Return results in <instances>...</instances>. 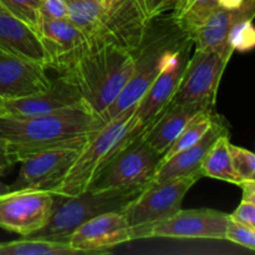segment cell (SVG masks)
I'll return each mask as SVG.
<instances>
[{"instance_id":"cell-1","label":"cell","mask_w":255,"mask_h":255,"mask_svg":"<svg viewBox=\"0 0 255 255\" xmlns=\"http://www.w3.org/2000/svg\"><path fill=\"white\" fill-rule=\"evenodd\" d=\"M133 55L101 40H86L54 70L101 117L120 96L133 71Z\"/></svg>"},{"instance_id":"cell-2","label":"cell","mask_w":255,"mask_h":255,"mask_svg":"<svg viewBox=\"0 0 255 255\" xmlns=\"http://www.w3.org/2000/svg\"><path fill=\"white\" fill-rule=\"evenodd\" d=\"M104 121L86 104L42 116H0V133L6 139L14 163L52 147L84 144Z\"/></svg>"},{"instance_id":"cell-3","label":"cell","mask_w":255,"mask_h":255,"mask_svg":"<svg viewBox=\"0 0 255 255\" xmlns=\"http://www.w3.org/2000/svg\"><path fill=\"white\" fill-rule=\"evenodd\" d=\"M191 39L178 26L171 12L152 17L141 45L133 54V71L114 104L101 115L104 124L136 106L144 92L159 76L173 52Z\"/></svg>"},{"instance_id":"cell-4","label":"cell","mask_w":255,"mask_h":255,"mask_svg":"<svg viewBox=\"0 0 255 255\" xmlns=\"http://www.w3.org/2000/svg\"><path fill=\"white\" fill-rule=\"evenodd\" d=\"M133 111L134 107L126 110L95 132L85 142L66 174L49 192L60 197H74L86 192L97 172L132 141L128 132Z\"/></svg>"},{"instance_id":"cell-5","label":"cell","mask_w":255,"mask_h":255,"mask_svg":"<svg viewBox=\"0 0 255 255\" xmlns=\"http://www.w3.org/2000/svg\"><path fill=\"white\" fill-rule=\"evenodd\" d=\"M143 188L132 187L102 192L86 191L74 197L56 196V207L46 226L29 237L67 243L72 232L82 223L110 212H124Z\"/></svg>"},{"instance_id":"cell-6","label":"cell","mask_w":255,"mask_h":255,"mask_svg":"<svg viewBox=\"0 0 255 255\" xmlns=\"http://www.w3.org/2000/svg\"><path fill=\"white\" fill-rule=\"evenodd\" d=\"M159 164L161 156L138 136L122 147L97 172L87 191L146 187L153 181Z\"/></svg>"},{"instance_id":"cell-7","label":"cell","mask_w":255,"mask_h":255,"mask_svg":"<svg viewBox=\"0 0 255 255\" xmlns=\"http://www.w3.org/2000/svg\"><path fill=\"white\" fill-rule=\"evenodd\" d=\"M201 177V174L196 173L147 184L122 212L131 232L157 223L179 211L186 194Z\"/></svg>"},{"instance_id":"cell-8","label":"cell","mask_w":255,"mask_h":255,"mask_svg":"<svg viewBox=\"0 0 255 255\" xmlns=\"http://www.w3.org/2000/svg\"><path fill=\"white\" fill-rule=\"evenodd\" d=\"M192 49L193 41L188 39L173 52L163 71L137 102L129 126V138L141 136L169 106L183 76Z\"/></svg>"},{"instance_id":"cell-9","label":"cell","mask_w":255,"mask_h":255,"mask_svg":"<svg viewBox=\"0 0 255 255\" xmlns=\"http://www.w3.org/2000/svg\"><path fill=\"white\" fill-rule=\"evenodd\" d=\"M231 57L214 50L194 49L171 104L214 107L219 84Z\"/></svg>"},{"instance_id":"cell-10","label":"cell","mask_w":255,"mask_h":255,"mask_svg":"<svg viewBox=\"0 0 255 255\" xmlns=\"http://www.w3.org/2000/svg\"><path fill=\"white\" fill-rule=\"evenodd\" d=\"M228 219V214L216 209L181 208L168 218L132 232V241L144 238L223 241Z\"/></svg>"},{"instance_id":"cell-11","label":"cell","mask_w":255,"mask_h":255,"mask_svg":"<svg viewBox=\"0 0 255 255\" xmlns=\"http://www.w3.org/2000/svg\"><path fill=\"white\" fill-rule=\"evenodd\" d=\"M57 197L42 189H15L0 196V228L29 237L45 227Z\"/></svg>"},{"instance_id":"cell-12","label":"cell","mask_w":255,"mask_h":255,"mask_svg":"<svg viewBox=\"0 0 255 255\" xmlns=\"http://www.w3.org/2000/svg\"><path fill=\"white\" fill-rule=\"evenodd\" d=\"M102 6L101 25L96 37L91 40L110 42L133 55L141 45L151 20L143 0H110Z\"/></svg>"},{"instance_id":"cell-13","label":"cell","mask_w":255,"mask_h":255,"mask_svg":"<svg viewBox=\"0 0 255 255\" xmlns=\"http://www.w3.org/2000/svg\"><path fill=\"white\" fill-rule=\"evenodd\" d=\"M84 144L52 147L27 156L19 162L21 164L19 176L10 186V189L50 191L66 174Z\"/></svg>"},{"instance_id":"cell-14","label":"cell","mask_w":255,"mask_h":255,"mask_svg":"<svg viewBox=\"0 0 255 255\" xmlns=\"http://www.w3.org/2000/svg\"><path fill=\"white\" fill-rule=\"evenodd\" d=\"M132 241V232L122 212H110L82 223L67 243L82 254H105Z\"/></svg>"},{"instance_id":"cell-15","label":"cell","mask_w":255,"mask_h":255,"mask_svg":"<svg viewBox=\"0 0 255 255\" xmlns=\"http://www.w3.org/2000/svg\"><path fill=\"white\" fill-rule=\"evenodd\" d=\"M51 85L41 65L0 52V96L4 100L32 96L47 91Z\"/></svg>"},{"instance_id":"cell-16","label":"cell","mask_w":255,"mask_h":255,"mask_svg":"<svg viewBox=\"0 0 255 255\" xmlns=\"http://www.w3.org/2000/svg\"><path fill=\"white\" fill-rule=\"evenodd\" d=\"M0 52L50 69V56L39 31L0 5Z\"/></svg>"},{"instance_id":"cell-17","label":"cell","mask_w":255,"mask_h":255,"mask_svg":"<svg viewBox=\"0 0 255 255\" xmlns=\"http://www.w3.org/2000/svg\"><path fill=\"white\" fill-rule=\"evenodd\" d=\"M84 104L76 90L57 77L47 91L22 99L5 100L6 116L16 119L42 116Z\"/></svg>"},{"instance_id":"cell-18","label":"cell","mask_w":255,"mask_h":255,"mask_svg":"<svg viewBox=\"0 0 255 255\" xmlns=\"http://www.w3.org/2000/svg\"><path fill=\"white\" fill-rule=\"evenodd\" d=\"M224 133H229L228 125L223 117L216 115L211 128L204 133V136L197 143L187 147L183 151L161 162L152 182L169 181V179L182 178V177L196 173L201 174L199 168H201L204 156L212 147V144L216 142V139Z\"/></svg>"},{"instance_id":"cell-19","label":"cell","mask_w":255,"mask_h":255,"mask_svg":"<svg viewBox=\"0 0 255 255\" xmlns=\"http://www.w3.org/2000/svg\"><path fill=\"white\" fill-rule=\"evenodd\" d=\"M204 110H207L206 107L197 104H171L164 110L163 114L152 124V126H149L141 134V137L162 158L164 152L171 147L188 122Z\"/></svg>"},{"instance_id":"cell-20","label":"cell","mask_w":255,"mask_h":255,"mask_svg":"<svg viewBox=\"0 0 255 255\" xmlns=\"http://www.w3.org/2000/svg\"><path fill=\"white\" fill-rule=\"evenodd\" d=\"M251 7H255V0H246L241 7L234 10L224 9L221 6L217 7L204 20L203 24L192 34L191 39L193 41L194 49L214 50L232 56L234 50L228 44L229 30L234 20Z\"/></svg>"},{"instance_id":"cell-21","label":"cell","mask_w":255,"mask_h":255,"mask_svg":"<svg viewBox=\"0 0 255 255\" xmlns=\"http://www.w3.org/2000/svg\"><path fill=\"white\" fill-rule=\"evenodd\" d=\"M39 34L50 56V69H55L87 40L84 32L69 19L41 20Z\"/></svg>"},{"instance_id":"cell-22","label":"cell","mask_w":255,"mask_h":255,"mask_svg":"<svg viewBox=\"0 0 255 255\" xmlns=\"http://www.w3.org/2000/svg\"><path fill=\"white\" fill-rule=\"evenodd\" d=\"M229 142V133L219 136L204 156L199 172L202 177L221 179L239 186L242 181L238 178L232 166Z\"/></svg>"},{"instance_id":"cell-23","label":"cell","mask_w":255,"mask_h":255,"mask_svg":"<svg viewBox=\"0 0 255 255\" xmlns=\"http://www.w3.org/2000/svg\"><path fill=\"white\" fill-rule=\"evenodd\" d=\"M82 254L66 242L22 237L11 242H0V255H76Z\"/></svg>"},{"instance_id":"cell-24","label":"cell","mask_w":255,"mask_h":255,"mask_svg":"<svg viewBox=\"0 0 255 255\" xmlns=\"http://www.w3.org/2000/svg\"><path fill=\"white\" fill-rule=\"evenodd\" d=\"M67 19L76 25L87 40L95 39L104 16V6L97 0H67Z\"/></svg>"},{"instance_id":"cell-25","label":"cell","mask_w":255,"mask_h":255,"mask_svg":"<svg viewBox=\"0 0 255 255\" xmlns=\"http://www.w3.org/2000/svg\"><path fill=\"white\" fill-rule=\"evenodd\" d=\"M216 115L217 114L214 112V107H212V109H207L204 110V111L199 112L196 117H193V119L188 122V125L184 127L183 131L179 133V136L174 139V142L171 144V147L164 152V154L161 158V162L166 161L169 157L174 156V154L178 153V152L183 151L187 147L197 143V142L204 136V133L211 128Z\"/></svg>"},{"instance_id":"cell-26","label":"cell","mask_w":255,"mask_h":255,"mask_svg":"<svg viewBox=\"0 0 255 255\" xmlns=\"http://www.w3.org/2000/svg\"><path fill=\"white\" fill-rule=\"evenodd\" d=\"M255 15V7L242 12L229 30L228 44L234 51H249L253 49L255 44V31L253 26V19Z\"/></svg>"},{"instance_id":"cell-27","label":"cell","mask_w":255,"mask_h":255,"mask_svg":"<svg viewBox=\"0 0 255 255\" xmlns=\"http://www.w3.org/2000/svg\"><path fill=\"white\" fill-rule=\"evenodd\" d=\"M41 0H0V5L39 31Z\"/></svg>"},{"instance_id":"cell-28","label":"cell","mask_w":255,"mask_h":255,"mask_svg":"<svg viewBox=\"0 0 255 255\" xmlns=\"http://www.w3.org/2000/svg\"><path fill=\"white\" fill-rule=\"evenodd\" d=\"M232 166L238 178L243 181H255V156L252 151L229 142Z\"/></svg>"},{"instance_id":"cell-29","label":"cell","mask_w":255,"mask_h":255,"mask_svg":"<svg viewBox=\"0 0 255 255\" xmlns=\"http://www.w3.org/2000/svg\"><path fill=\"white\" fill-rule=\"evenodd\" d=\"M226 241L236 243L243 248L254 251L255 249V228H251L244 224L237 223V222L228 219L226 228Z\"/></svg>"},{"instance_id":"cell-30","label":"cell","mask_w":255,"mask_h":255,"mask_svg":"<svg viewBox=\"0 0 255 255\" xmlns=\"http://www.w3.org/2000/svg\"><path fill=\"white\" fill-rule=\"evenodd\" d=\"M69 15L67 0H41L40 2V19L64 20Z\"/></svg>"},{"instance_id":"cell-31","label":"cell","mask_w":255,"mask_h":255,"mask_svg":"<svg viewBox=\"0 0 255 255\" xmlns=\"http://www.w3.org/2000/svg\"><path fill=\"white\" fill-rule=\"evenodd\" d=\"M228 216L229 219L237 222V223L255 228V202L243 201L242 199L236 211L232 214H228Z\"/></svg>"},{"instance_id":"cell-32","label":"cell","mask_w":255,"mask_h":255,"mask_svg":"<svg viewBox=\"0 0 255 255\" xmlns=\"http://www.w3.org/2000/svg\"><path fill=\"white\" fill-rule=\"evenodd\" d=\"M178 0H143L144 7L149 19L158 15L171 12L176 7Z\"/></svg>"},{"instance_id":"cell-33","label":"cell","mask_w":255,"mask_h":255,"mask_svg":"<svg viewBox=\"0 0 255 255\" xmlns=\"http://www.w3.org/2000/svg\"><path fill=\"white\" fill-rule=\"evenodd\" d=\"M14 164V161L10 157L6 139L0 133V177L5 176L12 168Z\"/></svg>"},{"instance_id":"cell-34","label":"cell","mask_w":255,"mask_h":255,"mask_svg":"<svg viewBox=\"0 0 255 255\" xmlns=\"http://www.w3.org/2000/svg\"><path fill=\"white\" fill-rule=\"evenodd\" d=\"M239 187L243 191V201L255 202V181H243Z\"/></svg>"},{"instance_id":"cell-35","label":"cell","mask_w":255,"mask_h":255,"mask_svg":"<svg viewBox=\"0 0 255 255\" xmlns=\"http://www.w3.org/2000/svg\"><path fill=\"white\" fill-rule=\"evenodd\" d=\"M244 1L246 0H218V5L221 7H224V9L234 10L241 7Z\"/></svg>"},{"instance_id":"cell-36","label":"cell","mask_w":255,"mask_h":255,"mask_svg":"<svg viewBox=\"0 0 255 255\" xmlns=\"http://www.w3.org/2000/svg\"><path fill=\"white\" fill-rule=\"evenodd\" d=\"M11 189H10V186H7V184L2 183L1 181H0V196H2V194L7 193V192H10Z\"/></svg>"},{"instance_id":"cell-37","label":"cell","mask_w":255,"mask_h":255,"mask_svg":"<svg viewBox=\"0 0 255 255\" xmlns=\"http://www.w3.org/2000/svg\"><path fill=\"white\" fill-rule=\"evenodd\" d=\"M0 116H6V110H5V100L0 96Z\"/></svg>"},{"instance_id":"cell-38","label":"cell","mask_w":255,"mask_h":255,"mask_svg":"<svg viewBox=\"0 0 255 255\" xmlns=\"http://www.w3.org/2000/svg\"><path fill=\"white\" fill-rule=\"evenodd\" d=\"M107 1H110V0H102V4H105V2H107Z\"/></svg>"},{"instance_id":"cell-39","label":"cell","mask_w":255,"mask_h":255,"mask_svg":"<svg viewBox=\"0 0 255 255\" xmlns=\"http://www.w3.org/2000/svg\"><path fill=\"white\" fill-rule=\"evenodd\" d=\"M97 1H102V0H97Z\"/></svg>"}]
</instances>
